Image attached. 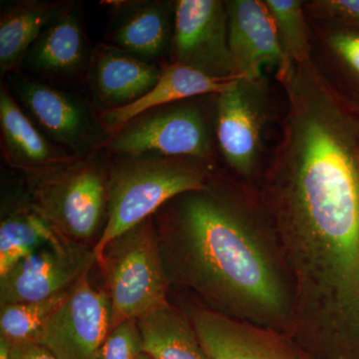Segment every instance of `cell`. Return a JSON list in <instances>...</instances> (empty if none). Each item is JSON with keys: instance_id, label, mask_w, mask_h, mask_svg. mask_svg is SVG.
Returning a JSON list of instances; mask_svg holds the SVG:
<instances>
[{"instance_id": "13", "label": "cell", "mask_w": 359, "mask_h": 359, "mask_svg": "<svg viewBox=\"0 0 359 359\" xmlns=\"http://www.w3.org/2000/svg\"><path fill=\"white\" fill-rule=\"evenodd\" d=\"M309 23L313 65L334 91L359 112L358 28L311 18Z\"/></svg>"}, {"instance_id": "28", "label": "cell", "mask_w": 359, "mask_h": 359, "mask_svg": "<svg viewBox=\"0 0 359 359\" xmlns=\"http://www.w3.org/2000/svg\"><path fill=\"white\" fill-rule=\"evenodd\" d=\"M136 359H152L150 358V356L147 355L146 353H142L140 355L138 356Z\"/></svg>"}, {"instance_id": "18", "label": "cell", "mask_w": 359, "mask_h": 359, "mask_svg": "<svg viewBox=\"0 0 359 359\" xmlns=\"http://www.w3.org/2000/svg\"><path fill=\"white\" fill-rule=\"evenodd\" d=\"M85 40L75 13H60L25 54L22 62L30 69L50 75L76 72L84 62Z\"/></svg>"}, {"instance_id": "7", "label": "cell", "mask_w": 359, "mask_h": 359, "mask_svg": "<svg viewBox=\"0 0 359 359\" xmlns=\"http://www.w3.org/2000/svg\"><path fill=\"white\" fill-rule=\"evenodd\" d=\"M95 263L93 250L61 238L0 276V304L44 301L69 292L88 276Z\"/></svg>"}, {"instance_id": "23", "label": "cell", "mask_w": 359, "mask_h": 359, "mask_svg": "<svg viewBox=\"0 0 359 359\" xmlns=\"http://www.w3.org/2000/svg\"><path fill=\"white\" fill-rule=\"evenodd\" d=\"M71 290L44 301L2 304L0 337L8 340L11 344L36 341L47 321L65 301Z\"/></svg>"}, {"instance_id": "25", "label": "cell", "mask_w": 359, "mask_h": 359, "mask_svg": "<svg viewBox=\"0 0 359 359\" xmlns=\"http://www.w3.org/2000/svg\"><path fill=\"white\" fill-rule=\"evenodd\" d=\"M306 15L359 29V0H309L304 1Z\"/></svg>"}, {"instance_id": "26", "label": "cell", "mask_w": 359, "mask_h": 359, "mask_svg": "<svg viewBox=\"0 0 359 359\" xmlns=\"http://www.w3.org/2000/svg\"><path fill=\"white\" fill-rule=\"evenodd\" d=\"M13 359H57L46 347L35 342L13 344Z\"/></svg>"}, {"instance_id": "2", "label": "cell", "mask_w": 359, "mask_h": 359, "mask_svg": "<svg viewBox=\"0 0 359 359\" xmlns=\"http://www.w3.org/2000/svg\"><path fill=\"white\" fill-rule=\"evenodd\" d=\"M216 166L185 157L130 159L115 168L108 180L106 222L92 248L96 262L114 238L145 221L182 194L203 188Z\"/></svg>"}, {"instance_id": "3", "label": "cell", "mask_w": 359, "mask_h": 359, "mask_svg": "<svg viewBox=\"0 0 359 359\" xmlns=\"http://www.w3.org/2000/svg\"><path fill=\"white\" fill-rule=\"evenodd\" d=\"M96 263L110 301L111 330L168 302L170 285L153 217L114 238Z\"/></svg>"}, {"instance_id": "12", "label": "cell", "mask_w": 359, "mask_h": 359, "mask_svg": "<svg viewBox=\"0 0 359 359\" xmlns=\"http://www.w3.org/2000/svg\"><path fill=\"white\" fill-rule=\"evenodd\" d=\"M237 79L210 76L172 62L161 71L159 80L147 94L128 105L104 111L101 123L106 128L118 132L147 111L197 97L218 95L230 88Z\"/></svg>"}, {"instance_id": "17", "label": "cell", "mask_w": 359, "mask_h": 359, "mask_svg": "<svg viewBox=\"0 0 359 359\" xmlns=\"http://www.w3.org/2000/svg\"><path fill=\"white\" fill-rule=\"evenodd\" d=\"M152 359H209L188 316L169 302L137 320Z\"/></svg>"}, {"instance_id": "20", "label": "cell", "mask_w": 359, "mask_h": 359, "mask_svg": "<svg viewBox=\"0 0 359 359\" xmlns=\"http://www.w3.org/2000/svg\"><path fill=\"white\" fill-rule=\"evenodd\" d=\"M61 238L34 208L9 215L0 224V276L35 250Z\"/></svg>"}, {"instance_id": "10", "label": "cell", "mask_w": 359, "mask_h": 359, "mask_svg": "<svg viewBox=\"0 0 359 359\" xmlns=\"http://www.w3.org/2000/svg\"><path fill=\"white\" fill-rule=\"evenodd\" d=\"M181 309L209 359H308L285 334L226 318L195 299Z\"/></svg>"}, {"instance_id": "24", "label": "cell", "mask_w": 359, "mask_h": 359, "mask_svg": "<svg viewBox=\"0 0 359 359\" xmlns=\"http://www.w3.org/2000/svg\"><path fill=\"white\" fill-rule=\"evenodd\" d=\"M143 353L138 323L136 320H129L111 330L95 359H136Z\"/></svg>"}, {"instance_id": "1", "label": "cell", "mask_w": 359, "mask_h": 359, "mask_svg": "<svg viewBox=\"0 0 359 359\" xmlns=\"http://www.w3.org/2000/svg\"><path fill=\"white\" fill-rule=\"evenodd\" d=\"M157 212L170 287L226 318L289 335L292 280L259 187L216 170Z\"/></svg>"}, {"instance_id": "21", "label": "cell", "mask_w": 359, "mask_h": 359, "mask_svg": "<svg viewBox=\"0 0 359 359\" xmlns=\"http://www.w3.org/2000/svg\"><path fill=\"white\" fill-rule=\"evenodd\" d=\"M169 13L162 4H148L125 18L112 39L124 51L139 58L158 57L169 44Z\"/></svg>"}, {"instance_id": "5", "label": "cell", "mask_w": 359, "mask_h": 359, "mask_svg": "<svg viewBox=\"0 0 359 359\" xmlns=\"http://www.w3.org/2000/svg\"><path fill=\"white\" fill-rule=\"evenodd\" d=\"M271 100L266 77L238 78L216 98L215 135L219 154L230 173L256 186L266 163V132L273 116Z\"/></svg>"}, {"instance_id": "15", "label": "cell", "mask_w": 359, "mask_h": 359, "mask_svg": "<svg viewBox=\"0 0 359 359\" xmlns=\"http://www.w3.org/2000/svg\"><path fill=\"white\" fill-rule=\"evenodd\" d=\"M161 71L137 56L105 47L96 52L94 90L108 109L122 107L147 94L159 80Z\"/></svg>"}, {"instance_id": "4", "label": "cell", "mask_w": 359, "mask_h": 359, "mask_svg": "<svg viewBox=\"0 0 359 359\" xmlns=\"http://www.w3.org/2000/svg\"><path fill=\"white\" fill-rule=\"evenodd\" d=\"M198 98L165 106V109L128 123L111 141V151L130 159L156 155L215 164L216 106L209 110V106L196 101Z\"/></svg>"}, {"instance_id": "19", "label": "cell", "mask_w": 359, "mask_h": 359, "mask_svg": "<svg viewBox=\"0 0 359 359\" xmlns=\"http://www.w3.org/2000/svg\"><path fill=\"white\" fill-rule=\"evenodd\" d=\"M61 4L25 1L8 7L0 18V69L2 74L22 62L44 30L60 15Z\"/></svg>"}, {"instance_id": "22", "label": "cell", "mask_w": 359, "mask_h": 359, "mask_svg": "<svg viewBox=\"0 0 359 359\" xmlns=\"http://www.w3.org/2000/svg\"><path fill=\"white\" fill-rule=\"evenodd\" d=\"M275 23L285 62L311 60V33L302 0H264Z\"/></svg>"}, {"instance_id": "14", "label": "cell", "mask_w": 359, "mask_h": 359, "mask_svg": "<svg viewBox=\"0 0 359 359\" xmlns=\"http://www.w3.org/2000/svg\"><path fill=\"white\" fill-rule=\"evenodd\" d=\"M15 90L33 118L60 145L78 152L88 143V115L75 99L33 80H16Z\"/></svg>"}, {"instance_id": "11", "label": "cell", "mask_w": 359, "mask_h": 359, "mask_svg": "<svg viewBox=\"0 0 359 359\" xmlns=\"http://www.w3.org/2000/svg\"><path fill=\"white\" fill-rule=\"evenodd\" d=\"M226 7L229 47L236 75L256 80L264 77V66L280 69L285 57L264 0H229Z\"/></svg>"}, {"instance_id": "8", "label": "cell", "mask_w": 359, "mask_h": 359, "mask_svg": "<svg viewBox=\"0 0 359 359\" xmlns=\"http://www.w3.org/2000/svg\"><path fill=\"white\" fill-rule=\"evenodd\" d=\"M174 14L173 62L212 77H238L229 47L226 1L178 0Z\"/></svg>"}, {"instance_id": "27", "label": "cell", "mask_w": 359, "mask_h": 359, "mask_svg": "<svg viewBox=\"0 0 359 359\" xmlns=\"http://www.w3.org/2000/svg\"><path fill=\"white\" fill-rule=\"evenodd\" d=\"M0 359H13V344L0 337Z\"/></svg>"}, {"instance_id": "6", "label": "cell", "mask_w": 359, "mask_h": 359, "mask_svg": "<svg viewBox=\"0 0 359 359\" xmlns=\"http://www.w3.org/2000/svg\"><path fill=\"white\" fill-rule=\"evenodd\" d=\"M34 209L63 237L83 245L107 212L108 180L92 162L65 163L40 172Z\"/></svg>"}, {"instance_id": "9", "label": "cell", "mask_w": 359, "mask_h": 359, "mask_svg": "<svg viewBox=\"0 0 359 359\" xmlns=\"http://www.w3.org/2000/svg\"><path fill=\"white\" fill-rule=\"evenodd\" d=\"M110 332L109 299L86 276L52 314L35 344L57 359H95Z\"/></svg>"}, {"instance_id": "16", "label": "cell", "mask_w": 359, "mask_h": 359, "mask_svg": "<svg viewBox=\"0 0 359 359\" xmlns=\"http://www.w3.org/2000/svg\"><path fill=\"white\" fill-rule=\"evenodd\" d=\"M0 126L6 154L14 166L43 172L70 162L44 138L4 87L0 92Z\"/></svg>"}]
</instances>
